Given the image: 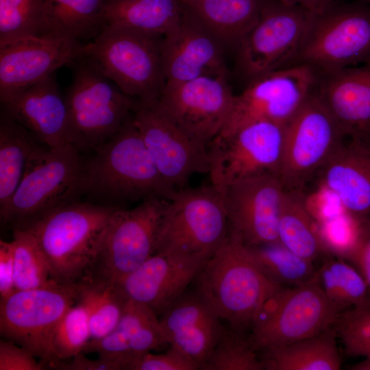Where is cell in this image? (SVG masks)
<instances>
[{"instance_id":"cell-2","label":"cell","mask_w":370,"mask_h":370,"mask_svg":"<svg viewBox=\"0 0 370 370\" xmlns=\"http://www.w3.org/2000/svg\"><path fill=\"white\" fill-rule=\"evenodd\" d=\"M195 281L197 295L230 328L243 333L251 328L264 302L281 287L261 273L230 230Z\"/></svg>"},{"instance_id":"cell-10","label":"cell","mask_w":370,"mask_h":370,"mask_svg":"<svg viewBox=\"0 0 370 370\" xmlns=\"http://www.w3.org/2000/svg\"><path fill=\"white\" fill-rule=\"evenodd\" d=\"M370 63V5L334 1L316 14L295 64L321 73Z\"/></svg>"},{"instance_id":"cell-1","label":"cell","mask_w":370,"mask_h":370,"mask_svg":"<svg viewBox=\"0 0 370 370\" xmlns=\"http://www.w3.org/2000/svg\"><path fill=\"white\" fill-rule=\"evenodd\" d=\"M81 190L91 202L121 207L150 198L170 199L176 192L160 173L134 114L84 160Z\"/></svg>"},{"instance_id":"cell-43","label":"cell","mask_w":370,"mask_h":370,"mask_svg":"<svg viewBox=\"0 0 370 370\" xmlns=\"http://www.w3.org/2000/svg\"><path fill=\"white\" fill-rule=\"evenodd\" d=\"M36 357L23 347L12 341L0 340V370H42L45 362L37 361Z\"/></svg>"},{"instance_id":"cell-14","label":"cell","mask_w":370,"mask_h":370,"mask_svg":"<svg viewBox=\"0 0 370 370\" xmlns=\"http://www.w3.org/2000/svg\"><path fill=\"white\" fill-rule=\"evenodd\" d=\"M286 126L271 121H257L227 135L217 136L208 147L211 184L220 188L254 175L269 173L278 176Z\"/></svg>"},{"instance_id":"cell-11","label":"cell","mask_w":370,"mask_h":370,"mask_svg":"<svg viewBox=\"0 0 370 370\" xmlns=\"http://www.w3.org/2000/svg\"><path fill=\"white\" fill-rule=\"evenodd\" d=\"M168 201L150 198L133 208L119 207L84 277L118 283L153 255Z\"/></svg>"},{"instance_id":"cell-33","label":"cell","mask_w":370,"mask_h":370,"mask_svg":"<svg viewBox=\"0 0 370 370\" xmlns=\"http://www.w3.org/2000/svg\"><path fill=\"white\" fill-rule=\"evenodd\" d=\"M78 284L76 302L86 310L91 339L101 338L116 326L129 299L117 283L84 277Z\"/></svg>"},{"instance_id":"cell-5","label":"cell","mask_w":370,"mask_h":370,"mask_svg":"<svg viewBox=\"0 0 370 370\" xmlns=\"http://www.w3.org/2000/svg\"><path fill=\"white\" fill-rule=\"evenodd\" d=\"M163 36L105 26L86 42L85 54L126 95L140 105L155 103L164 86L161 56Z\"/></svg>"},{"instance_id":"cell-28","label":"cell","mask_w":370,"mask_h":370,"mask_svg":"<svg viewBox=\"0 0 370 370\" xmlns=\"http://www.w3.org/2000/svg\"><path fill=\"white\" fill-rule=\"evenodd\" d=\"M181 0H108L105 26H117L164 36L173 31L184 16Z\"/></svg>"},{"instance_id":"cell-4","label":"cell","mask_w":370,"mask_h":370,"mask_svg":"<svg viewBox=\"0 0 370 370\" xmlns=\"http://www.w3.org/2000/svg\"><path fill=\"white\" fill-rule=\"evenodd\" d=\"M69 67L72 79L64 99L71 143L80 152L93 151L119 130L139 103L124 93L85 53Z\"/></svg>"},{"instance_id":"cell-34","label":"cell","mask_w":370,"mask_h":370,"mask_svg":"<svg viewBox=\"0 0 370 370\" xmlns=\"http://www.w3.org/2000/svg\"><path fill=\"white\" fill-rule=\"evenodd\" d=\"M245 247L261 273L278 286H298L317 276L314 262L298 256L279 241Z\"/></svg>"},{"instance_id":"cell-29","label":"cell","mask_w":370,"mask_h":370,"mask_svg":"<svg viewBox=\"0 0 370 370\" xmlns=\"http://www.w3.org/2000/svg\"><path fill=\"white\" fill-rule=\"evenodd\" d=\"M278 239L298 256L315 262L328 255L302 188L285 189L278 225Z\"/></svg>"},{"instance_id":"cell-24","label":"cell","mask_w":370,"mask_h":370,"mask_svg":"<svg viewBox=\"0 0 370 370\" xmlns=\"http://www.w3.org/2000/svg\"><path fill=\"white\" fill-rule=\"evenodd\" d=\"M166 343L195 362L201 369L218 343L221 319L197 295H182L160 315Z\"/></svg>"},{"instance_id":"cell-7","label":"cell","mask_w":370,"mask_h":370,"mask_svg":"<svg viewBox=\"0 0 370 370\" xmlns=\"http://www.w3.org/2000/svg\"><path fill=\"white\" fill-rule=\"evenodd\" d=\"M228 231L221 190L212 184L185 187L176 190L169 199L155 253L210 257L223 243Z\"/></svg>"},{"instance_id":"cell-8","label":"cell","mask_w":370,"mask_h":370,"mask_svg":"<svg viewBox=\"0 0 370 370\" xmlns=\"http://www.w3.org/2000/svg\"><path fill=\"white\" fill-rule=\"evenodd\" d=\"M338 313L323 293L317 276L298 286L280 287L262 304L248 337L256 352L285 345L331 328Z\"/></svg>"},{"instance_id":"cell-45","label":"cell","mask_w":370,"mask_h":370,"mask_svg":"<svg viewBox=\"0 0 370 370\" xmlns=\"http://www.w3.org/2000/svg\"><path fill=\"white\" fill-rule=\"evenodd\" d=\"M14 282V251L12 241H0V300L16 291Z\"/></svg>"},{"instance_id":"cell-39","label":"cell","mask_w":370,"mask_h":370,"mask_svg":"<svg viewBox=\"0 0 370 370\" xmlns=\"http://www.w3.org/2000/svg\"><path fill=\"white\" fill-rule=\"evenodd\" d=\"M90 339L88 314L76 302L63 315L53 334L52 346L57 360H65L82 352Z\"/></svg>"},{"instance_id":"cell-26","label":"cell","mask_w":370,"mask_h":370,"mask_svg":"<svg viewBox=\"0 0 370 370\" xmlns=\"http://www.w3.org/2000/svg\"><path fill=\"white\" fill-rule=\"evenodd\" d=\"M267 0H188L186 15L224 47H237L258 22Z\"/></svg>"},{"instance_id":"cell-12","label":"cell","mask_w":370,"mask_h":370,"mask_svg":"<svg viewBox=\"0 0 370 370\" xmlns=\"http://www.w3.org/2000/svg\"><path fill=\"white\" fill-rule=\"evenodd\" d=\"M78 282L16 291L0 300V334L23 347L47 365L58 361L52 346L55 329L77 301Z\"/></svg>"},{"instance_id":"cell-23","label":"cell","mask_w":370,"mask_h":370,"mask_svg":"<svg viewBox=\"0 0 370 370\" xmlns=\"http://www.w3.org/2000/svg\"><path fill=\"white\" fill-rule=\"evenodd\" d=\"M348 138L319 171L321 186L352 217L370 221V138Z\"/></svg>"},{"instance_id":"cell-40","label":"cell","mask_w":370,"mask_h":370,"mask_svg":"<svg viewBox=\"0 0 370 370\" xmlns=\"http://www.w3.org/2000/svg\"><path fill=\"white\" fill-rule=\"evenodd\" d=\"M316 223L328 254L347 260L358 243L363 222L343 209Z\"/></svg>"},{"instance_id":"cell-31","label":"cell","mask_w":370,"mask_h":370,"mask_svg":"<svg viewBox=\"0 0 370 370\" xmlns=\"http://www.w3.org/2000/svg\"><path fill=\"white\" fill-rule=\"evenodd\" d=\"M45 146L27 130L1 112L0 216L5 212L21 182L31 158Z\"/></svg>"},{"instance_id":"cell-41","label":"cell","mask_w":370,"mask_h":370,"mask_svg":"<svg viewBox=\"0 0 370 370\" xmlns=\"http://www.w3.org/2000/svg\"><path fill=\"white\" fill-rule=\"evenodd\" d=\"M332 328L348 356L370 357V301L340 313Z\"/></svg>"},{"instance_id":"cell-35","label":"cell","mask_w":370,"mask_h":370,"mask_svg":"<svg viewBox=\"0 0 370 370\" xmlns=\"http://www.w3.org/2000/svg\"><path fill=\"white\" fill-rule=\"evenodd\" d=\"M158 314L149 307L128 299L116 328L126 341L131 362L166 345Z\"/></svg>"},{"instance_id":"cell-18","label":"cell","mask_w":370,"mask_h":370,"mask_svg":"<svg viewBox=\"0 0 370 370\" xmlns=\"http://www.w3.org/2000/svg\"><path fill=\"white\" fill-rule=\"evenodd\" d=\"M229 230L247 246L278 241V225L285 188L274 174H261L222 187Z\"/></svg>"},{"instance_id":"cell-15","label":"cell","mask_w":370,"mask_h":370,"mask_svg":"<svg viewBox=\"0 0 370 370\" xmlns=\"http://www.w3.org/2000/svg\"><path fill=\"white\" fill-rule=\"evenodd\" d=\"M317 79L312 67L295 64L249 82L235 95L230 115L218 136L257 121L287 124L314 91Z\"/></svg>"},{"instance_id":"cell-17","label":"cell","mask_w":370,"mask_h":370,"mask_svg":"<svg viewBox=\"0 0 370 370\" xmlns=\"http://www.w3.org/2000/svg\"><path fill=\"white\" fill-rule=\"evenodd\" d=\"M134 121L160 173L175 190L210 169L208 148L182 130L156 104L140 105Z\"/></svg>"},{"instance_id":"cell-25","label":"cell","mask_w":370,"mask_h":370,"mask_svg":"<svg viewBox=\"0 0 370 370\" xmlns=\"http://www.w3.org/2000/svg\"><path fill=\"white\" fill-rule=\"evenodd\" d=\"M321 74L314 91L345 134L370 138V63Z\"/></svg>"},{"instance_id":"cell-46","label":"cell","mask_w":370,"mask_h":370,"mask_svg":"<svg viewBox=\"0 0 370 370\" xmlns=\"http://www.w3.org/2000/svg\"><path fill=\"white\" fill-rule=\"evenodd\" d=\"M70 362L58 360L48 365L47 367L63 370H122V367L117 362L99 358L92 360L80 352L73 356Z\"/></svg>"},{"instance_id":"cell-47","label":"cell","mask_w":370,"mask_h":370,"mask_svg":"<svg viewBox=\"0 0 370 370\" xmlns=\"http://www.w3.org/2000/svg\"><path fill=\"white\" fill-rule=\"evenodd\" d=\"M283 3L303 7L318 14L323 12L335 0H276Z\"/></svg>"},{"instance_id":"cell-44","label":"cell","mask_w":370,"mask_h":370,"mask_svg":"<svg viewBox=\"0 0 370 370\" xmlns=\"http://www.w3.org/2000/svg\"><path fill=\"white\" fill-rule=\"evenodd\" d=\"M347 261L358 270L370 291V221L362 223L358 243Z\"/></svg>"},{"instance_id":"cell-37","label":"cell","mask_w":370,"mask_h":370,"mask_svg":"<svg viewBox=\"0 0 370 370\" xmlns=\"http://www.w3.org/2000/svg\"><path fill=\"white\" fill-rule=\"evenodd\" d=\"M45 0H0V46L41 36Z\"/></svg>"},{"instance_id":"cell-38","label":"cell","mask_w":370,"mask_h":370,"mask_svg":"<svg viewBox=\"0 0 370 370\" xmlns=\"http://www.w3.org/2000/svg\"><path fill=\"white\" fill-rule=\"evenodd\" d=\"M243 332L224 329L201 370H264L263 365Z\"/></svg>"},{"instance_id":"cell-32","label":"cell","mask_w":370,"mask_h":370,"mask_svg":"<svg viewBox=\"0 0 370 370\" xmlns=\"http://www.w3.org/2000/svg\"><path fill=\"white\" fill-rule=\"evenodd\" d=\"M319 286L338 314L370 301V291L358 270L350 262L328 254L317 267Z\"/></svg>"},{"instance_id":"cell-50","label":"cell","mask_w":370,"mask_h":370,"mask_svg":"<svg viewBox=\"0 0 370 370\" xmlns=\"http://www.w3.org/2000/svg\"><path fill=\"white\" fill-rule=\"evenodd\" d=\"M182 1H188V0H181Z\"/></svg>"},{"instance_id":"cell-6","label":"cell","mask_w":370,"mask_h":370,"mask_svg":"<svg viewBox=\"0 0 370 370\" xmlns=\"http://www.w3.org/2000/svg\"><path fill=\"white\" fill-rule=\"evenodd\" d=\"M84 159L71 143L43 147L31 158L5 212L3 223L23 229L49 212L82 195Z\"/></svg>"},{"instance_id":"cell-48","label":"cell","mask_w":370,"mask_h":370,"mask_svg":"<svg viewBox=\"0 0 370 370\" xmlns=\"http://www.w3.org/2000/svg\"><path fill=\"white\" fill-rule=\"evenodd\" d=\"M352 370H370V357H365L358 363L352 365L349 367Z\"/></svg>"},{"instance_id":"cell-13","label":"cell","mask_w":370,"mask_h":370,"mask_svg":"<svg viewBox=\"0 0 370 370\" xmlns=\"http://www.w3.org/2000/svg\"><path fill=\"white\" fill-rule=\"evenodd\" d=\"M347 135L313 91L286 126L279 177L285 189L302 188Z\"/></svg>"},{"instance_id":"cell-42","label":"cell","mask_w":370,"mask_h":370,"mask_svg":"<svg viewBox=\"0 0 370 370\" xmlns=\"http://www.w3.org/2000/svg\"><path fill=\"white\" fill-rule=\"evenodd\" d=\"M199 366L178 349L169 346L165 352H148L134 362L128 370H197Z\"/></svg>"},{"instance_id":"cell-20","label":"cell","mask_w":370,"mask_h":370,"mask_svg":"<svg viewBox=\"0 0 370 370\" xmlns=\"http://www.w3.org/2000/svg\"><path fill=\"white\" fill-rule=\"evenodd\" d=\"M209 257L155 253L117 284L128 299L161 315L185 293Z\"/></svg>"},{"instance_id":"cell-27","label":"cell","mask_w":370,"mask_h":370,"mask_svg":"<svg viewBox=\"0 0 370 370\" xmlns=\"http://www.w3.org/2000/svg\"><path fill=\"white\" fill-rule=\"evenodd\" d=\"M332 326L316 335L260 350L266 370H338L341 357Z\"/></svg>"},{"instance_id":"cell-16","label":"cell","mask_w":370,"mask_h":370,"mask_svg":"<svg viewBox=\"0 0 370 370\" xmlns=\"http://www.w3.org/2000/svg\"><path fill=\"white\" fill-rule=\"evenodd\" d=\"M234 99L227 75H205L165 83L156 104L187 134L208 148L224 127Z\"/></svg>"},{"instance_id":"cell-9","label":"cell","mask_w":370,"mask_h":370,"mask_svg":"<svg viewBox=\"0 0 370 370\" xmlns=\"http://www.w3.org/2000/svg\"><path fill=\"white\" fill-rule=\"evenodd\" d=\"M316 14L267 0L257 24L237 46L236 64L249 82L295 64Z\"/></svg>"},{"instance_id":"cell-22","label":"cell","mask_w":370,"mask_h":370,"mask_svg":"<svg viewBox=\"0 0 370 370\" xmlns=\"http://www.w3.org/2000/svg\"><path fill=\"white\" fill-rule=\"evenodd\" d=\"M1 105L3 112L44 145L53 148L71 143L67 106L60 91L56 73Z\"/></svg>"},{"instance_id":"cell-49","label":"cell","mask_w":370,"mask_h":370,"mask_svg":"<svg viewBox=\"0 0 370 370\" xmlns=\"http://www.w3.org/2000/svg\"><path fill=\"white\" fill-rule=\"evenodd\" d=\"M370 5V0H358Z\"/></svg>"},{"instance_id":"cell-36","label":"cell","mask_w":370,"mask_h":370,"mask_svg":"<svg viewBox=\"0 0 370 370\" xmlns=\"http://www.w3.org/2000/svg\"><path fill=\"white\" fill-rule=\"evenodd\" d=\"M12 242L16 291L42 288L56 282L44 252L29 232L14 229Z\"/></svg>"},{"instance_id":"cell-30","label":"cell","mask_w":370,"mask_h":370,"mask_svg":"<svg viewBox=\"0 0 370 370\" xmlns=\"http://www.w3.org/2000/svg\"><path fill=\"white\" fill-rule=\"evenodd\" d=\"M107 1L45 0L41 36L90 41L103 27Z\"/></svg>"},{"instance_id":"cell-19","label":"cell","mask_w":370,"mask_h":370,"mask_svg":"<svg viewBox=\"0 0 370 370\" xmlns=\"http://www.w3.org/2000/svg\"><path fill=\"white\" fill-rule=\"evenodd\" d=\"M86 42L34 36L0 46V101L3 103L26 88L70 66L85 53Z\"/></svg>"},{"instance_id":"cell-3","label":"cell","mask_w":370,"mask_h":370,"mask_svg":"<svg viewBox=\"0 0 370 370\" xmlns=\"http://www.w3.org/2000/svg\"><path fill=\"white\" fill-rule=\"evenodd\" d=\"M121 206L75 201L23 228L36 239L60 284H73L87 273L109 223Z\"/></svg>"},{"instance_id":"cell-21","label":"cell","mask_w":370,"mask_h":370,"mask_svg":"<svg viewBox=\"0 0 370 370\" xmlns=\"http://www.w3.org/2000/svg\"><path fill=\"white\" fill-rule=\"evenodd\" d=\"M224 48L184 12L177 27L162 38L165 83H179L205 75H227Z\"/></svg>"}]
</instances>
